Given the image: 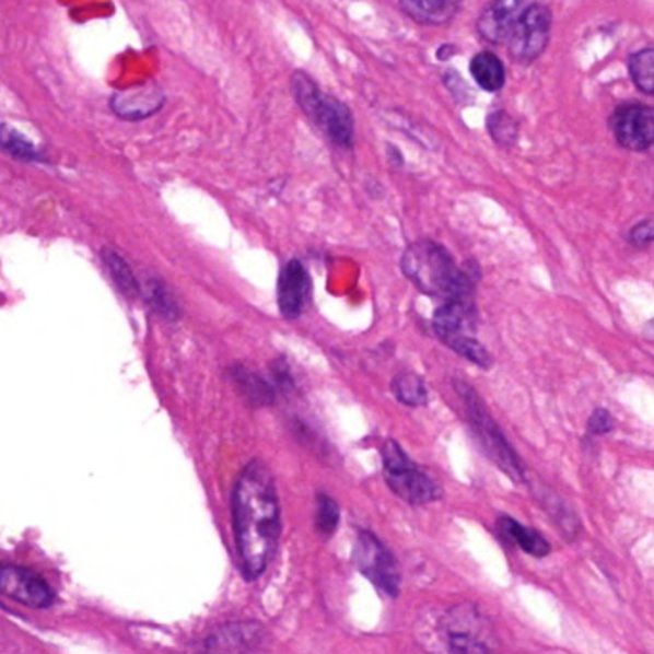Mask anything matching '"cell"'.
Wrapping results in <instances>:
<instances>
[{"mask_svg": "<svg viewBox=\"0 0 654 654\" xmlns=\"http://www.w3.org/2000/svg\"><path fill=\"white\" fill-rule=\"evenodd\" d=\"M312 292V279L300 259H290L279 277L277 302L284 317L296 319L305 310Z\"/></svg>", "mask_w": 654, "mask_h": 654, "instance_id": "cell-13", "label": "cell"}, {"mask_svg": "<svg viewBox=\"0 0 654 654\" xmlns=\"http://www.w3.org/2000/svg\"><path fill=\"white\" fill-rule=\"evenodd\" d=\"M2 149L9 152L10 156L24 160V162H45L47 157L33 144L27 137L12 129L9 125H2Z\"/></svg>", "mask_w": 654, "mask_h": 654, "instance_id": "cell-23", "label": "cell"}, {"mask_svg": "<svg viewBox=\"0 0 654 654\" xmlns=\"http://www.w3.org/2000/svg\"><path fill=\"white\" fill-rule=\"evenodd\" d=\"M340 522V509L332 499L320 493L317 501V530L320 536H330Z\"/></svg>", "mask_w": 654, "mask_h": 654, "instance_id": "cell-28", "label": "cell"}, {"mask_svg": "<svg viewBox=\"0 0 654 654\" xmlns=\"http://www.w3.org/2000/svg\"><path fill=\"white\" fill-rule=\"evenodd\" d=\"M470 73L488 93H498L505 85V66L493 52L476 55L470 62Z\"/></svg>", "mask_w": 654, "mask_h": 654, "instance_id": "cell-17", "label": "cell"}, {"mask_svg": "<svg viewBox=\"0 0 654 654\" xmlns=\"http://www.w3.org/2000/svg\"><path fill=\"white\" fill-rule=\"evenodd\" d=\"M488 131H490L493 141L501 144V147H511L516 142L518 137V127L514 124L513 117L505 114V112H493L488 117Z\"/></svg>", "mask_w": 654, "mask_h": 654, "instance_id": "cell-27", "label": "cell"}, {"mask_svg": "<svg viewBox=\"0 0 654 654\" xmlns=\"http://www.w3.org/2000/svg\"><path fill=\"white\" fill-rule=\"evenodd\" d=\"M144 296H147V302H149L150 307H152L157 315H162L164 319L173 320L179 317V307L175 304L172 292L165 289L164 282L157 281V279H149Z\"/></svg>", "mask_w": 654, "mask_h": 654, "instance_id": "cell-25", "label": "cell"}, {"mask_svg": "<svg viewBox=\"0 0 654 654\" xmlns=\"http://www.w3.org/2000/svg\"><path fill=\"white\" fill-rule=\"evenodd\" d=\"M539 503L546 509L547 513L551 514L554 524L561 528L562 534H567V538L576 539L580 522H577L576 514L572 513L569 506L562 503V499L557 498L546 488L544 493L539 495Z\"/></svg>", "mask_w": 654, "mask_h": 654, "instance_id": "cell-22", "label": "cell"}, {"mask_svg": "<svg viewBox=\"0 0 654 654\" xmlns=\"http://www.w3.org/2000/svg\"><path fill=\"white\" fill-rule=\"evenodd\" d=\"M551 33V10L546 4H530L522 12L509 39V55L514 62L530 63L541 56Z\"/></svg>", "mask_w": 654, "mask_h": 654, "instance_id": "cell-7", "label": "cell"}, {"mask_svg": "<svg viewBox=\"0 0 654 654\" xmlns=\"http://www.w3.org/2000/svg\"><path fill=\"white\" fill-rule=\"evenodd\" d=\"M630 73L639 91L654 96V48H643L631 56Z\"/></svg>", "mask_w": 654, "mask_h": 654, "instance_id": "cell-24", "label": "cell"}, {"mask_svg": "<svg viewBox=\"0 0 654 654\" xmlns=\"http://www.w3.org/2000/svg\"><path fill=\"white\" fill-rule=\"evenodd\" d=\"M401 271L421 292L444 300L460 292H476L482 277L475 261L455 266L452 254L434 241L413 242L401 257Z\"/></svg>", "mask_w": 654, "mask_h": 654, "instance_id": "cell-2", "label": "cell"}, {"mask_svg": "<svg viewBox=\"0 0 654 654\" xmlns=\"http://www.w3.org/2000/svg\"><path fill=\"white\" fill-rule=\"evenodd\" d=\"M294 101L305 116L317 125L328 141L342 150L353 149L355 124L350 108L332 94L323 93L305 71H294L290 78Z\"/></svg>", "mask_w": 654, "mask_h": 654, "instance_id": "cell-3", "label": "cell"}, {"mask_svg": "<svg viewBox=\"0 0 654 654\" xmlns=\"http://www.w3.org/2000/svg\"><path fill=\"white\" fill-rule=\"evenodd\" d=\"M261 635H264V630L259 626H254V623L231 626V628H223L215 635H211L203 646L206 649H218V651L244 649V646H252L254 643H259Z\"/></svg>", "mask_w": 654, "mask_h": 654, "instance_id": "cell-18", "label": "cell"}, {"mask_svg": "<svg viewBox=\"0 0 654 654\" xmlns=\"http://www.w3.org/2000/svg\"><path fill=\"white\" fill-rule=\"evenodd\" d=\"M233 521L242 572L256 580L273 561L281 538L279 495L261 460H252L234 486Z\"/></svg>", "mask_w": 654, "mask_h": 654, "instance_id": "cell-1", "label": "cell"}, {"mask_svg": "<svg viewBox=\"0 0 654 654\" xmlns=\"http://www.w3.org/2000/svg\"><path fill=\"white\" fill-rule=\"evenodd\" d=\"M351 557L359 572L369 577L382 593L389 597H398L401 585L398 562L373 532L363 530L359 534Z\"/></svg>", "mask_w": 654, "mask_h": 654, "instance_id": "cell-6", "label": "cell"}, {"mask_svg": "<svg viewBox=\"0 0 654 654\" xmlns=\"http://www.w3.org/2000/svg\"><path fill=\"white\" fill-rule=\"evenodd\" d=\"M102 261H104V266L108 269L114 282H116L117 289L121 290L125 296L133 297L141 292L131 267L117 252L112 248L102 249Z\"/></svg>", "mask_w": 654, "mask_h": 654, "instance_id": "cell-21", "label": "cell"}, {"mask_svg": "<svg viewBox=\"0 0 654 654\" xmlns=\"http://www.w3.org/2000/svg\"><path fill=\"white\" fill-rule=\"evenodd\" d=\"M0 589L10 599L25 607L48 608L55 603V592L50 585L32 570L7 564L0 574Z\"/></svg>", "mask_w": 654, "mask_h": 654, "instance_id": "cell-11", "label": "cell"}, {"mask_svg": "<svg viewBox=\"0 0 654 654\" xmlns=\"http://www.w3.org/2000/svg\"><path fill=\"white\" fill-rule=\"evenodd\" d=\"M616 141L628 150H646L654 144V108L646 104H626L610 119Z\"/></svg>", "mask_w": 654, "mask_h": 654, "instance_id": "cell-10", "label": "cell"}, {"mask_svg": "<svg viewBox=\"0 0 654 654\" xmlns=\"http://www.w3.org/2000/svg\"><path fill=\"white\" fill-rule=\"evenodd\" d=\"M498 530L503 538L509 539L514 546H518L524 553L532 554L536 559H544L551 553V546L541 534L524 526L518 521H514L506 514H501L498 518Z\"/></svg>", "mask_w": 654, "mask_h": 654, "instance_id": "cell-16", "label": "cell"}, {"mask_svg": "<svg viewBox=\"0 0 654 654\" xmlns=\"http://www.w3.org/2000/svg\"><path fill=\"white\" fill-rule=\"evenodd\" d=\"M615 430V417L605 409V407H597L589 417V424H587V434L592 436H605L608 432Z\"/></svg>", "mask_w": 654, "mask_h": 654, "instance_id": "cell-29", "label": "cell"}, {"mask_svg": "<svg viewBox=\"0 0 654 654\" xmlns=\"http://www.w3.org/2000/svg\"><path fill=\"white\" fill-rule=\"evenodd\" d=\"M165 93L157 83L131 86L117 91L109 98V108L124 121H142L164 108Z\"/></svg>", "mask_w": 654, "mask_h": 654, "instance_id": "cell-12", "label": "cell"}, {"mask_svg": "<svg viewBox=\"0 0 654 654\" xmlns=\"http://www.w3.org/2000/svg\"><path fill=\"white\" fill-rule=\"evenodd\" d=\"M234 384L254 406H269L273 404V388L259 374L252 373L244 366H234L231 371Z\"/></svg>", "mask_w": 654, "mask_h": 654, "instance_id": "cell-19", "label": "cell"}, {"mask_svg": "<svg viewBox=\"0 0 654 654\" xmlns=\"http://www.w3.org/2000/svg\"><path fill=\"white\" fill-rule=\"evenodd\" d=\"M463 0H399L407 16L424 25H444L457 16Z\"/></svg>", "mask_w": 654, "mask_h": 654, "instance_id": "cell-15", "label": "cell"}, {"mask_svg": "<svg viewBox=\"0 0 654 654\" xmlns=\"http://www.w3.org/2000/svg\"><path fill=\"white\" fill-rule=\"evenodd\" d=\"M437 338L447 343L459 336H475L478 327L475 292H460L445 297L432 319Z\"/></svg>", "mask_w": 654, "mask_h": 654, "instance_id": "cell-8", "label": "cell"}, {"mask_svg": "<svg viewBox=\"0 0 654 654\" xmlns=\"http://www.w3.org/2000/svg\"><path fill=\"white\" fill-rule=\"evenodd\" d=\"M445 346H449L455 353H459L460 358L468 359L476 366L490 369L493 365L490 351L486 350L482 343L476 340L475 336H459V338L449 340Z\"/></svg>", "mask_w": 654, "mask_h": 654, "instance_id": "cell-26", "label": "cell"}, {"mask_svg": "<svg viewBox=\"0 0 654 654\" xmlns=\"http://www.w3.org/2000/svg\"><path fill=\"white\" fill-rule=\"evenodd\" d=\"M382 465L389 490L409 505H427L442 498V488L407 457L398 442L388 440L384 444Z\"/></svg>", "mask_w": 654, "mask_h": 654, "instance_id": "cell-5", "label": "cell"}, {"mask_svg": "<svg viewBox=\"0 0 654 654\" xmlns=\"http://www.w3.org/2000/svg\"><path fill=\"white\" fill-rule=\"evenodd\" d=\"M455 388H457V394H459L463 407H465L468 427L472 430L478 444L482 445L488 459L495 467L501 468L514 483H526L524 463L506 442V437L503 436L498 422L491 417L488 407L476 394V389L459 381L455 382Z\"/></svg>", "mask_w": 654, "mask_h": 654, "instance_id": "cell-4", "label": "cell"}, {"mask_svg": "<svg viewBox=\"0 0 654 654\" xmlns=\"http://www.w3.org/2000/svg\"><path fill=\"white\" fill-rule=\"evenodd\" d=\"M526 9V0H491L478 17V33L491 45H503Z\"/></svg>", "mask_w": 654, "mask_h": 654, "instance_id": "cell-14", "label": "cell"}, {"mask_svg": "<svg viewBox=\"0 0 654 654\" xmlns=\"http://www.w3.org/2000/svg\"><path fill=\"white\" fill-rule=\"evenodd\" d=\"M392 392L404 406L422 407L429 404V389L419 374H398L392 382Z\"/></svg>", "mask_w": 654, "mask_h": 654, "instance_id": "cell-20", "label": "cell"}, {"mask_svg": "<svg viewBox=\"0 0 654 654\" xmlns=\"http://www.w3.org/2000/svg\"><path fill=\"white\" fill-rule=\"evenodd\" d=\"M630 241L635 246H646L654 241V223L653 221H643L638 226H633V231L630 234Z\"/></svg>", "mask_w": 654, "mask_h": 654, "instance_id": "cell-30", "label": "cell"}, {"mask_svg": "<svg viewBox=\"0 0 654 654\" xmlns=\"http://www.w3.org/2000/svg\"><path fill=\"white\" fill-rule=\"evenodd\" d=\"M445 643L453 653H488L491 645L488 639H482L480 616L475 607L460 605L445 615L444 622Z\"/></svg>", "mask_w": 654, "mask_h": 654, "instance_id": "cell-9", "label": "cell"}]
</instances>
